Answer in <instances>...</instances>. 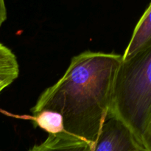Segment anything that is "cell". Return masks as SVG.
I'll return each mask as SVG.
<instances>
[{
  "instance_id": "8992f818",
  "label": "cell",
  "mask_w": 151,
  "mask_h": 151,
  "mask_svg": "<svg viewBox=\"0 0 151 151\" xmlns=\"http://www.w3.org/2000/svg\"><path fill=\"white\" fill-rule=\"evenodd\" d=\"M35 126H38L49 134H55L63 131L61 116L51 111H42L33 117Z\"/></svg>"
},
{
  "instance_id": "277c9868",
  "label": "cell",
  "mask_w": 151,
  "mask_h": 151,
  "mask_svg": "<svg viewBox=\"0 0 151 151\" xmlns=\"http://www.w3.org/2000/svg\"><path fill=\"white\" fill-rule=\"evenodd\" d=\"M92 145L76 136L61 131L49 134L47 139L28 151H91Z\"/></svg>"
},
{
  "instance_id": "7a4b0ae2",
  "label": "cell",
  "mask_w": 151,
  "mask_h": 151,
  "mask_svg": "<svg viewBox=\"0 0 151 151\" xmlns=\"http://www.w3.org/2000/svg\"><path fill=\"white\" fill-rule=\"evenodd\" d=\"M107 115L125 124L151 151V47L122 60Z\"/></svg>"
},
{
  "instance_id": "9c48e42d",
  "label": "cell",
  "mask_w": 151,
  "mask_h": 151,
  "mask_svg": "<svg viewBox=\"0 0 151 151\" xmlns=\"http://www.w3.org/2000/svg\"><path fill=\"white\" fill-rule=\"evenodd\" d=\"M7 19V10L3 0H0V27Z\"/></svg>"
},
{
  "instance_id": "6da1fadb",
  "label": "cell",
  "mask_w": 151,
  "mask_h": 151,
  "mask_svg": "<svg viewBox=\"0 0 151 151\" xmlns=\"http://www.w3.org/2000/svg\"><path fill=\"white\" fill-rule=\"evenodd\" d=\"M122 60L121 55L89 50L75 55L63 77L39 96L31 109L33 117L42 111L58 114L65 132L93 145L106 119Z\"/></svg>"
},
{
  "instance_id": "ba28073f",
  "label": "cell",
  "mask_w": 151,
  "mask_h": 151,
  "mask_svg": "<svg viewBox=\"0 0 151 151\" xmlns=\"http://www.w3.org/2000/svg\"><path fill=\"white\" fill-rule=\"evenodd\" d=\"M17 78L16 75H0V92L10 85Z\"/></svg>"
},
{
  "instance_id": "3957f363",
  "label": "cell",
  "mask_w": 151,
  "mask_h": 151,
  "mask_svg": "<svg viewBox=\"0 0 151 151\" xmlns=\"http://www.w3.org/2000/svg\"><path fill=\"white\" fill-rule=\"evenodd\" d=\"M91 151H150L142 145L121 121L108 116L103 122Z\"/></svg>"
},
{
  "instance_id": "52a82bcc",
  "label": "cell",
  "mask_w": 151,
  "mask_h": 151,
  "mask_svg": "<svg viewBox=\"0 0 151 151\" xmlns=\"http://www.w3.org/2000/svg\"><path fill=\"white\" fill-rule=\"evenodd\" d=\"M19 67L13 52L0 43V75L19 76Z\"/></svg>"
},
{
  "instance_id": "5b68a950",
  "label": "cell",
  "mask_w": 151,
  "mask_h": 151,
  "mask_svg": "<svg viewBox=\"0 0 151 151\" xmlns=\"http://www.w3.org/2000/svg\"><path fill=\"white\" fill-rule=\"evenodd\" d=\"M149 47H151V4L139 21L129 44L122 55V60L129 58Z\"/></svg>"
}]
</instances>
